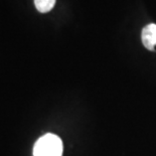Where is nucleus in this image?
I'll return each instance as SVG.
<instances>
[{
  "mask_svg": "<svg viewBox=\"0 0 156 156\" xmlns=\"http://www.w3.org/2000/svg\"><path fill=\"white\" fill-rule=\"evenodd\" d=\"M62 142L58 136L45 134L35 142L34 156H62Z\"/></svg>",
  "mask_w": 156,
  "mask_h": 156,
  "instance_id": "f257e3e1",
  "label": "nucleus"
},
{
  "mask_svg": "<svg viewBox=\"0 0 156 156\" xmlns=\"http://www.w3.org/2000/svg\"><path fill=\"white\" fill-rule=\"evenodd\" d=\"M142 42L147 49L156 51V24H148L142 30Z\"/></svg>",
  "mask_w": 156,
  "mask_h": 156,
  "instance_id": "f03ea898",
  "label": "nucleus"
},
{
  "mask_svg": "<svg viewBox=\"0 0 156 156\" xmlns=\"http://www.w3.org/2000/svg\"><path fill=\"white\" fill-rule=\"evenodd\" d=\"M55 4V0H34V5L36 9L41 12L45 13L51 11Z\"/></svg>",
  "mask_w": 156,
  "mask_h": 156,
  "instance_id": "7ed1b4c3",
  "label": "nucleus"
}]
</instances>
